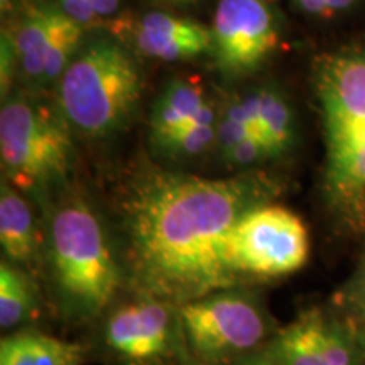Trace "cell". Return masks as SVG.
<instances>
[{
    "instance_id": "16",
    "label": "cell",
    "mask_w": 365,
    "mask_h": 365,
    "mask_svg": "<svg viewBox=\"0 0 365 365\" xmlns=\"http://www.w3.org/2000/svg\"><path fill=\"white\" fill-rule=\"evenodd\" d=\"M39 312L36 282L24 267L4 259L0 264V327L4 331L22 330Z\"/></svg>"
},
{
    "instance_id": "29",
    "label": "cell",
    "mask_w": 365,
    "mask_h": 365,
    "mask_svg": "<svg viewBox=\"0 0 365 365\" xmlns=\"http://www.w3.org/2000/svg\"><path fill=\"white\" fill-rule=\"evenodd\" d=\"M159 4H164V6H178V7H185V6H193V4L198 2V0H156Z\"/></svg>"
},
{
    "instance_id": "20",
    "label": "cell",
    "mask_w": 365,
    "mask_h": 365,
    "mask_svg": "<svg viewBox=\"0 0 365 365\" xmlns=\"http://www.w3.org/2000/svg\"><path fill=\"white\" fill-rule=\"evenodd\" d=\"M217 112L213 105L208 103L193 124L178 132L163 148H159V150L170 158L200 156L210 145L217 144Z\"/></svg>"
},
{
    "instance_id": "13",
    "label": "cell",
    "mask_w": 365,
    "mask_h": 365,
    "mask_svg": "<svg viewBox=\"0 0 365 365\" xmlns=\"http://www.w3.org/2000/svg\"><path fill=\"white\" fill-rule=\"evenodd\" d=\"M66 16L59 7L34 6L24 14L12 33L19 70L33 83H44V68L54 36Z\"/></svg>"
},
{
    "instance_id": "11",
    "label": "cell",
    "mask_w": 365,
    "mask_h": 365,
    "mask_svg": "<svg viewBox=\"0 0 365 365\" xmlns=\"http://www.w3.org/2000/svg\"><path fill=\"white\" fill-rule=\"evenodd\" d=\"M0 244L9 262L33 266L41 257V237L26 198L11 182L0 186Z\"/></svg>"
},
{
    "instance_id": "10",
    "label": "cell",
    "mask_w": 365,
    "mask_h": 365,
    "mask_svg": "<svg viewBox=\"0 0 365 365\" xmlns=\"http://www.w3.org/2000/svg\"><path fill=\"white\" fill-rule=\"evenodd\" d=\"M134 44L144 56L185 61L212 51V29L196 21L156 11L137 21Z\"/></svg>"
},
{
    "instance_id": "25",
    "label": "cell",
    "mask_w": 365,
    "mask_h": 365,
    "mask_svg": "<svg viewBox=\"0 0 365 365\" xmlns=\"http://www.w3.org/2000/svg\"><path fill=\"white\" fill-rule=\"evenodd\" d=\"M298 4L299 9H303L307 14L312 16H327L330 14L327 6V0H294Z\"/></svg>"
},
{
    "instance_id": "6",
    "label": "cell",
    "mask_w": 365,
    "mask_h": 365,
    "mask_svg": "<svg viewBox=\"0 0 365 365\" xmlns=\"http://www.w3.org/2000/svg\"><path fill=\"white\" fill-rule=\"evenodd\" d=\"M309 237L303 220L279 205H259L230 232L228 267L240 282L274 279L299 271L308 261Z\"/></svg>"
},
{
    "instance_id": "23",
    "label": "cell",
    "mask_w": 365,
    "mask_h": 365,
    "mask_svg": "<svg viewBox=\"0 0 365 365\" xmlns=\"http://www.w3.org/2000/svg\"><path fill=\"white\" fill-rule=\"evenodd\" d=\"M59 11L80 24L81 27L91 26L98 19L97 12L91 7L90 0H56Z\"/></svg>"
},
{
    "instance_id": "1",
    "label": "cell",
    "mask_w": 365,
    "mask_h": 365,
    "mask_svg": "<svg viewBox=\"0 0 365 365\" xmlns=\"http://www.w3.org/2000/svg\"><path fill=\"white\" fill-rule=\"evenodd\" d=\"M271 190L261 175L213 180L156 173L135 182L122 212V267L132 293L181 307L239 287L225 257L228 235Z\"/></svg>"
},
{
    "instance_id": "14",
    "label": "cell",
    "mask_w": 365,
    "mask_h": 365,
    "mask_svg": "<svg viewBox=\"0 0 365 365\" xmlns=\"http://www.w3.org/2000/svg\"><path fill=\"white\" fill-rule=\"evenodd\" d=\"M86 349L34 328H22L0 341V365H83Z\"/></svg>"
},
{
    "instance_id": "21",
    "label": "cell",
    "mask_w": 365,
    "mask_h": 365,
    "mask_svg": "<svg viewBox=\"0 0 365 365\" xmlns=\"http://www.w3.org/2000/svg\"><path fill=\"white\" fill-rule=\"evenodd\" d=\"M228 164L232 166H254V164L264 163L266 159L277 158L276 150L272 149V145L264 139L262 135L254 134L249 139L242 140L239 145H235L234 149H230L222 156Z\"/></svg>"
},
{
    "instance_id": "9",
    "label": "cell",
    "mask_w": 365,
    "mask_h": 365,
    "mask_svg": "<svg viewBox=\"0 0 365 365\" xmlns=\"http://www.w3.org/2000/svg\"><path fill=\"white\" fill-rule=\"evenodd\" d=\"M328 150L365 135V49L328 56L317 71Z\"/></svg>"
},
{
    "instance_id": "7",
    "label": "cell",
    "mask_w": 365,
    "mask_h": 365,
    "mask_svg": "<svg viewBox=\"0 0 365 365\" xmlns=\"http://www.w3.org/2000/svg\"><path fill=\"white\" fill-rule=\"evenodd\" d=\"M100 339L118 365H193L171 301L134 294L107 313Z\"/></svg>"
},
{
    "instance_id": "17",
    "label": "cell",
    "mask_w": 365,
    "mask_h": 365,
    "mask_svg": "<svg viewBox=\"0 0 365 365\" xmlns=\"http://www.w3.org/2000/svg\"><path fill=\"white\" fill-rule=\"evenodd\" d=\"M323 312L308 309L289 325L277 328L267 352L277 365H319V330Z\"/></svg>"
},
{
    "instance_id": "19",
    "label": "cell",
    "mask_w": 365,
    "mask_h": 365,
    "mask_svg": "<svg viewBox=\"0 0 365 365\" xmlns=\"http://www.w3.org/2000/svg\"><path fill=\"white\" fill-rule=\"evenodd\" d=\"M328 182L345 198L365 190V135L328 150Z\"/></svg>"
},
{
    "instance_id": "18",
    "label": "cell",
    "mask_w": 365,
    "mask_h": 365,
    "mask_svg": "<svg viewBox=\"0 0 365 365\" xmlns=\"http://www.w3.org/2000/svg\"><path fill=\"white\" fill-rule=\"evenodd\" d=\"M360 360H364V345L359 328L323 313L319 365H359Z\"/></svg>"
},
{
    "instance_id": "30",
    "label": "cell",
    "mask_w": 365,
    "mask_h": 365,
    "mask_svg": "<svg viewBox=\"0 0 365 365\" xmlns=\"http://www.w3.org/2000/svg\"><path fill=\"white\" fill-rule=\"evenodd\" d=\"M0 7H2V12L11 11V7H12V0H0Z\"/></svg>"
},
{
    "instance_id": "31",
    "label": "cell",
    "mask_w": 365,
    "mask_h": 365,
    "mask_svg": "<svg viewBox=\"0 0 365 365\" xmlns=\"http://www.w3.org/2000/svg\"><path fill=\"white\" fill-rule=\"evenodd\" d=\"M360 335H362V345H364V360H365V333L360 331Z\"/></svg>"
},
{
    "instance_id": "15",
    "label": "cell",
    "mask_w": 365,
    "mask_h": 365,
    "mask_svg": "<svg viewBox=\"0 0 365 365\" xmlns=\"http://www.w3.org/2000/svg\"><path fill=\"white\" fill-rule=\"evenodd\" d=\"M255 132L262 135L276 154L289 148L294 137V117L284 95L274 88H259L239 97Z\"/></svg>"
},
{
    "instance_id": "22",
    "label": "cell",
    "mask_w": 365,
    "mask_h": 365,
    "mask_svg": "<svg viewBox=\"0 0 365 365\" xmlns=\"http://www.w3.org/2000/svg\"><path fill=\"white\" fill-rule=\"evenodd\" d=\"M17 68H19V58H17L12 31L4 29L2 43H0V86H2V95H6L11 90Z\"/></svg>"
},
{
    "instance_id": "2",
    "label": "cell",
    "mask_w": 365,
    "mask_h": 365,
    "mask_svg": "<svg viewBox=\"0 0 365 365\" xmlns=\"http://www.w3.org/2000/svg\"><path fill=\"white\" fill-rule=\"evenodd\" d=\"M48 257L59 312L75 323L102 317L125 279L107 230L80 200L54 212Z\"/></svg>"
},
{
    "instance_id": "28",
    "label": "cell",
    "mask_w": 365,
    "mask_h": 365,
    "mask_svg": "<svg viewBox=\"0 0 365 365\" xmlns=\"http://www.w3.org/2000/svg\"><path fill=\"white\" fill-rule=\"evenodd\" d=\"M354 2L355 0H327V6L330 12H340V11H345V9L352 7Z\"/></svg>"
},
{
    "instance_id": "4",
    "label": "cell",
    "mask_w": 365,
    "mask_h": 365,
    "mask_svg": "<svg viewBox=\"0 0 365 365\" xmlns=\"http://www.w3.org/2000/svg\"><path fill=\"white\" fill-rule=\"evenodd\" d=\"M180 318L193 365H237L264 352L277 333L261 301L239 287L181 304Z\"/></svg>"
},
{
    "instance_id": "12",
    "label": "cell",
    "mask_w": 365,
    "mask_h": 365,
    "mask_svg": "<svg viewBox=\"0 0 365 365\" xmlns=\"http://www.w3.org/2000/svg\"><path fill=\"white\" fill-rule=\"evenodd\" d=\"M210 102L202 86L190 80H173L159 93L149 118L150 139L163 148L178 132L193 124Z\"/></svg>"
},
{
    "instance_id": "3",
    "label": "cell",
    "mask_w": 365,
    "mask_h": 365,
    "mask_svg": "<svg viewBox=\"0 0 365 365\" xmlns=\"http://www.w3.org/2000/svg\"><path fill=\"white\" fill-rule=\"evenodd\" d=\"M143 93L134 56L117 41L95 38L81 46L58 83V107L68 125L86 137L120 130Z\"/></svg>"
},
{
    "instance_id": "27",
    "label": "cell",
    "mask_w": 365,
    "mask_h": 365,
    "mask_svg": "<svg viewBox=\"0 0 365 365\" xmlns=\"http://www.w3.org/2000/svg\"><path fill=\"white\" fill-rule=\"evenodd\" d=\"M237 365H277V362L271 357V354H269L266 349L264 352L254 355V357L244 360V362H240Z\"/></svg>"
},
{
    "instance_id": "24",
    "label": "cell",
    "mask_w": 365,
    "mask_h": 365,
    "mask_svg": "<svg viewBox=\"0 0 365 365\" xmlns=\"http://www.w3.org/2000/svg\"><path fill=\"white\" fill-rule=\"evenodd\" d=\"M350 299H352L355 304H359L360 308L365 309V261L362 264V269H360V272H359V277L352 284Z\"/></svg>"
},
{
    "instance_id": "26",
    "label": "cell",
    "mask_w": 365,
    "mask_h": 365,
    "mask_svg": "<svg viewBox=\"0 0 365 365\" xmlns=\"http://www.w3.org/2000/svg\"><path fill=\"white\" fill-rule=\"evenodd\" d=\"M120 2L122 0H90L91 7H93L98 17H107L115 14L120 7Z\"/></svg>"
},
{
    "instance_id": "8",
    "label": "cell",
    "mask_w": 365,
    "mask_h": 365,
    "mask_svg": "<svg viewBox=\"0 0 365 365\" xmlns=\"http://www.w3.org/2000/svg\"><path fill=\"white\" fill-rule=\"evenodd\" d=\"M210 29V53L228 78L259 70L281 41L279 19L267 0H218Z\"/></svg>"
},
{
    "instance_id": "5",
    "label": "cell",
    "mask_w": 365,
    "mask_h": 365,
    "mask_svg": "<svg viewBox=\"0 0 365 365\" xmlns=\"http://www.w3.org/2000/svg\"><path fill=\"white\" fill-rule=\"evenodd\" d=\"M70 125L46 103L12 95L0 110V156L11 185L43 193L65 180L71 163Z\"/></svg>"
}]
</instances>
